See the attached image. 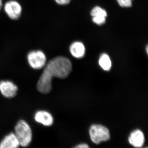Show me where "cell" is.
Instances as JSON below:
<instances>
[{
	"label": "cell",
	"instance_id": "8fae6325",
	"mask_svg": "<svg viewBox=\"0 0 148 148\" xmlns=\"http://www.w3.org/2000/svg\"><path fill=\"white\" fill-rule=\"evenodd\" d=\"M70 51L74 57L77 58H82L85 53V48L82 43L76 42L71 45Z\"/></svg>",
	"mask_w": 148,
	"mask_h": 148
},
{
	"label": "cell",
	"instance_id": "5b68a950",
	"mask_svg": "<svg viewBox=\"0 0 148 148\" xmlns=\"http://www.w3.org/2000/svg\"><path fill=\"white\" fill-rule=\"evenodd\" d=\"M4 8L8 16L12 20H17L21 16L22 8L16 1L10 0L7 2Z\"/></svg>",
	"mask_w": 148,
	"mask_h": 148
},
{
	"label": "cell",
	"instance_id": "9c48e42d",
	"mask_svg": "<svg viewBox=\"0 0 148 148\" xmlns=\"http://www.w3.org/2000/svg\"><path fill=\"white\" fill-rule=\"evenodd\" d=\"M128 141L130 144L133 147H141L145 143V136L142 131L137 130L131 133L128 138Z\"/></svg>",
	"mask_w": 148,
	"mask_h": 148
},
{
	"label": "cell",
	"instance_id": "3957f363",
	"mask_svg": "<svg viewBox=\"0 0 148 148\" xmlns=\"http://www.w3.org/2000/svg\"><path fill=\"white\" fill-rule=\"evenodd\" d=\"M90 139L93 143L99 144L108 141L110 138L109 130L101 125H92L89 129Z\"/></svg>",
	"mask_w": 148,
	"mask_h": 148
},
{
	"label": "cell",
	"instance_id": "7a4b0ae2",
	"mask_svg": "<svg viewBox=\"0 0 148 148\" xmlns=\"http://www.w3.org/2000/svg\"><path fill=\"white\" fill-rule=\"evenodd\" d=\"M15 134L19 141L20 146L27 147L32 141V133L31 127L24 120L19 121L14 128Z\"/></svg>",
	"mask_w": 148,
	"mask_h": 148
},
{
	"label": "cell",
	"instance_id": "e0dca14e",
	"mask_svg": "<svg viewBox=\"0 0 148 148\" xmlns=\"http://www.w3.org/2000/svg\"><path fill=\"white\" fill-rule=\"evenodd\" d=\"M146 50H147V53H148V46H147V49H146Z\"/></svg>",
	"mask_w": 148,
	"mask_h": 148
},
{
	"label": "cell",
	"instance_id": "9a60e30c",
	"mask_svg": "<svg viewBox=\"0 0 148 148\" xmlns=\"http://www.w3.org/2000/svg\"><path fill=\"white\" fill-rule=\"evenodd\" d=\"M88 147H89V146L86 144H79L75 147V148H87Z\"/></svg>",
	"mask_w": 148,
	"mask_h": 148
},
{
	"label": "cell",
	"instance_id": "4fadbf2b",
	"mask_svg": "<svg viewBox=\"0 0 148 148\" xmlns=\"http://www.w3.org/2000/svg\"><path fill=\"white\" fill-rule=\"evenodd\" d=\"M132 0H117L119 4L122 7H130L132 5Z\"/></svg>",
	"mask_w": 148,
	"mask_h": 148
},
{
	"label": "cell",
	"instance_id": "6da1fadb",
	"mask_svg": "<svg viewBox=\"0 0 148 148\" xmlns=\"http://www.w3.org/2000/svg\"><path fill=\"white\" fill-rule=\"evenodd\" d=\"M72 65L71 61L64 56H58L51 59L45 66L37 83L39 92L47 94L52 89L53 77L65 79L71 73Z\"/></svg>",
	"mask_w": 148,
	"mask_h": 148
},
{
	"label": "cell",
	"instance_id": "30bf717a",
	"mask_svg": "<svg viewBox=\"0 0 148 148\" xmlns=\"http://www.w3.org/2000/svg\"><path fill=\"white\" fill-rule=\"evenodd\" d=\"M20 146L19 141L14 133L6 136L0 143V148H16Z\"/></svg>",
	"mask_w": 148,
	"mask_h": 148
},
{
	"label": "cell",
	"instance_id": "7c38bea8",
	"mask_svg": "<svg viewBox=\"0 0 148 148\" xmlns=\"http://www.w3.org/2000/svg\"><path fill=\"white\" fill-rule=\"evenodd\" d=\"M99 64L101 68L106 71H110L112 67L110 58L106 53H103L101 56L99 58Z\"/></svg>",
	"mask_w": 148,
	"mask_h": 148
},
{
	"label": "cell",
	"instance_id": "277c9868",
	"mask_svg": "<svg viewBox=\"0 0 148 148\" xmlns=\"http://www.w3.org/2000/svg\"><path fill=\"white\" fill-rule=\"evenodd\" d=\"M27 60L30 66L34 69H40L46 64V56L40 50L33 51L27 56Z\"/></svg>",
	"mask_w": 148,
	"mask_h": 148
},
{
	"label": "cell",
	"instance_id": "52a82bcc",
	"mask_svg": "<svg viewBox=\"0 0 148 148\" xmlns=\"http://www.w3.org/2000/svg\"><path fill=\"white\" fill-rule=\"evenodd\" d=\"M36 121L45 126H49L53 124V119L51 114L47 111H39L35 114Z\"/></svg>",
	"mask_w": 148,
	"mask_h": 148
},
{
	"label": "cell",
	"instance_id": "2e32d148",
	"mask_svg": "<svg viewBox=\"0 0 148 148\" xmlns=\"http://www.w3.org/2000/svg\"><path fill=\"white\" fill-rule=\"evenodd\" d=\"M3 2L2 0H0V10H1L2 7Z\"/></svg>",
	"mask_w": 148,
	"mask_h": 148
},
{
	"label": "cell",
	"instance_id": "8992f818",
	"mask_svg": "<svg viewBox=\"0 0 148 148\" xmlns=\"http://www.w3.org/2000/svg\"><path fill=\"white\" fill-rule=\"evenodd\" d=\"M18 88L14 83L10 81L0 82V91L6 98H12L16 95Z\"/></svg>",
	"mask_w": 148,
	"mask_h": 148
},
{
	"label": "cell",
	"instance_id": "5bb4252c",
	"mask_svg": "<svg viewBox=\"0 0 148 148\" xmlns=\"http://www.w3.org/2000/svg\"><path fill=\"white\" fill-rule=\"evenodd\" d=\"M58 4L61 5H65L69 4L71 0H55Z\"/></svg>",
	"mask_w": 148,
	"mask_h": 148
},
{
	"label": "cell",
	"instance_id": "ba28073f",
	"mask_svg": "<svg viewBox=\"0 0 148 148\" xmlns=\"http://www.w3.org/2000/svg\"><path fill=\"white\" fill-rule=\"evenodd\" d=\"M90 14L92 16V20L95 24L98 25H102L105 23L107 13L106 10L101 8L100 7L96 6L94 8L91 12Z\"/></svg>",
	"mask_w": 148,
	"mask_h": 148
}]
</instances>
